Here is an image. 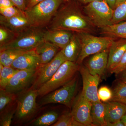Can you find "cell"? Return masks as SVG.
Instances as JSON below:
<instances>
[{
	"label": "cell",
	"mask_w": 126,
	"mask_h": 126,
	"mask_svg": "<svg viewBox=\"0 0 126 126\" xmlns=\"http://www.w3.org/2000/svg\"><path fill=\"white\" fill-rule=\"evenodd\" d=\"M16 110L9 111L2 114L0 120V126H9L12 122L13 116Z\"/></svg>",
	"instance_id": "33"
},
{
	"label": "cell",
	"mask_w": 126,
	"mask_h": 126,
	"mask_svg": "<svg viewBox=\"0 0 126 126\" xmlns=\"http://www.w3.org/2000/svg\"><path fill=\"white\" fill-rule=\"evenodd\" d=\"M126 0H116V6H115V8L117 6H118L120 4H121L125 1Z\"/></svg>",
	"instance_id": "42"
},
{
	"label": "cell",
	"mask_w": 126,
	"mask_h": 126,
	"mask_svg": "<svg viewBox=\"0 0 126 126\" xmlns=\"http://www.w3.org/2000/svg\"><path fill=\"white\" fill-rule=\"evenodd\" d=\"M52 126H84L74 119L71 112H67L59 117Z\"/></svg>",
	"instance_id": "27"
},
{
	"label": "cell",
	"mask_w": 126,
	"mask_h": 126,
	"mask_svg": "<svg viewBox=\"0 0 126 126\" xmlns=\"http://www.w3.org/2000/svg\"><path fill=\"white\" fill-rule=\"evenodd\" d=\"M63 0H45L25 11L31 27L42 28L54 17Z\"/></svg>",
	"instance_id": "2"
},
{
	"label": "cell",
	"mask_w": 126,
	"mask_h": 126,
	"mask_svg": "<svg viewBox=\"0 0 126 126\" xmlns=\"http://www.w3.org/2000/svg\"><path fill=\"white\" fill-rule=\"evenodd\" d=\"M16 98L15 94L0 89V111L2 112L8 105Z\"/></svg>",
	"instance_id": "29"
},
{
	"label": "cell",
	"mask_w": 126,
	"mask_h": 126,
	"mask_svg": "<svg viewBox=\"0 0 126 126\" xmlns=\"http://www.w3.org/2000/svg\"><path fill=\"white\" fill-rule=\"evenodd\" d=\"M0 25L6 27L16 34L31 27L25 15L6 18L0 15Z\"/></svg>",
	"instance_id": "16"
},
{
	"label": "cell",
	"mask_w": 126,
	"mask_h": 126,
	"mask_svg": "<svg viewBox=\"0 0 126 126\" xmlns=\"http://www.w3.org/2000/svg\"><path fill=\"white\" fill-rule=\"evenodd\" d=\"M109 49L94 54L89 59L87 67L91 74L101 76L107 69Z\"/></svg>",
	"instance_id": "15"
},
{
	"label": "cell",
	"mask_w": 126,
	"mask_h": 126,
	"mask_svg": "<svg viewBox=\"0 0 126 126\" xmlns=\"http://www.w3.org/2000/svg\"><path fill=\"white\" fill-rule=\"evenodd\" d=\"M105 104L106 122L113 123L121 120L126 113V104L115 101H110Z\"/></svg>",
	"instance_id": "18"
},
{
	"label": "cell",
	"mask_w": 126,
	"mask_h": 126,
	"mask_svg": "<svg viewBox=\"0 0 126 126\" xmlns=\"http://www.w3.org/2000/svg\"><path fill=\"white\" fill-rule=\"evenodd\" d=\"M83 11L95 27L101 29L112 24L113 10L105 0L87 4L84 7Z\"/></svg>",
	"instance_id": "6"
},
{
	"label": "cell",
	"mask_w": 126,
	"mask_h": 126,
	"mask_svg": "<svg viewBox=\"0 0 126 126\" xmlns=\"http://www.w3.org/2000/svg\"><path fill=\"white\" fill-rule=\"evenodd\" d=\"M126 51V39L114 40L109 48L108 63L107 69L111 72L121 61Z\"/></svg>",
	"instance_id": "14"
},
{
	"label": "cell",
	"mask_w": 126,
	"mask_h": 126,
	"mask_svg": "<svg viewBox=\"0 0 126 126\" xmlns=\"http://www.w3.org/2000/svg\"><path fill=\"white\" fill-rule=\"evenodd\" d=\"M73 32L65 30H51L45 31L44 40L63 49L68 44L73 34Z\"/></svg>",
	"instance_id": "17"
},
{
	"label": "cell",
	"mask_w": 126,
	"mask_h": 126,
	"mask_svg": "<svg viewBox=\"0 0 126 126\" xmlns=\"http://www.w3.org/2000/svg\"><path fill=\"white\" fill-rule=\"evenodd\" d=\"M61 49L66 61L77 63L81 49V41L77 33H74L69 43Z\"/></svg>",
	"instance_id": "20"
},
{
	"label": "cell",
	"mask_w": 126,
	"mask_h": 126,
	"mask_svg": "<svg viewBox=\"0 0 126 126\" xmlns=\"http://www.w3.org/2000/svg\"><path fill=\"white\" fill-rule=\"evenodd\" d=\"M67 2L56 12L49 30H65L77 33L94 32L95 26L76 2L73 0Z\"/></svg>",
	"instance_id": "1"
},
{
	"label": "cell",
	"mask_w": 126,
	"mask_h": 126,
	"mask_svg": "<svg viewBox=\"0 0 126 126\" xmlns=\"http://www.w3.org/2000/svg\"><path fill=\"white\" fill-rule=\"evenodd\" d=\"M71 0H63L64 1H66V2H68V1H70Z\"/></svg>",
	"instance_id": "44"
},
{
	"label": "cell",
	"mask_w": 126,
	"mask_h": 126,
	"mask_svg": "<svg viewBox=\"0 0 126 126\" xmlns=\"http://www.w3.org/2000/svg\"><path fill=\"white\" fill-rule=\"evenodd\" d=\"M0 15L6 18L25 15L24 11L15 6L6 8H0Z\"/></svg>",
	"instance_id": "31"
},
{
	"label": "cell",
	"mask_w": 126,
	"mask_h": 126,
	"mask_svg": "<svg viewBox=\"0 0 126 126\" xmlns=\"http://www.w3.org/2000/svg\"><path fill=\"white\" fill-rule=\"evenodd\" d=\"M106 126H125L121 120L113 123L106 122Z\"/></svg>",
	"instance_id": "38"
},
{
	"label": "cell",
	"mask_w": 126,
	"mask_h": 126,
	"mask_svg": "<svg viewBox=\"0 0 126 126\" xmlns=\"http://www.w3.org/2000/svg\"><path fill=\"white\" fill-rule=\"evenodd\" d=\"M44 0H26V9L33 7Z\"/></svg>",
	"instance_id": "37"
},
{
	"label": "cell",
	"mask_w": 126,
	"mask_h": 126,
	"mask_svg": "<svg viewBox=\"0 0 126 126\" xmlns=\"http://www.w3.org/2000/svg\"><path fill=\"white\" fill-rule=\"evenodd\" d=\"M38 90L30 89L19 98L17 102L16 115L20 120H24L33 115L37 109Z\"/></svg>",
	"instance_id": "11"
},
{
	"label": "cell",
	"mask_w": 126,
	"mask_h": 126,
	"mask_svg": "<svg viewBox=\"0 0 126 126\" xmlns=\"http://www.w3.org/2000/svg\"><path fill=\"white\" fill-rule=\"evenodd\" d=\"M101 32L106 36L126 39V21L104 27L101 29Z\"/></svg>",
	"instance_id": "22"
},
{
	"label": "cell",
	"mask_w": 126,
	"mask_h": 126,
	"mask_svg": "<svg viewBox=\"0 0 126 126\" xmlns=\"http://www.w3.org/2000/svg\"><path fill=\"white\" fill-rule=\"evenodd\" d=\"M45 32L42 28L30 27L17 35L10 43L0 46V51L10 48L27 50L34 49L45 40Z\"/></svg>",
	"instance_id": "5"
},
{
	"label": "cell",
	"mask_w": 126,
	"mask_h": 126,
	"mask_svg": "<svg viewBox=\"0 0 126 126\" xmlns=\"http://www.w3.org/2000/svg\"><path fill=\"white\" fill-rule=\"evenodd\" d=\"M40 59L34 49L28 50L16 59L12 67L18 70H37L41 65Z\"/></svg>",
	"instance_id": "13"
},
{
	"label": "cell",
	"mask_w": 126,
	"mask_h": 126,
	"mask_svg": "<svg viewBox=\"0 0 126 126\" xmlns=\"http://www.w3.org/2000/svg\"><path fill=\"white\" fill-rule=\"evenodd\" d=\"M106 106L101 102L93 103L91 116L93 126H106Z\"/></svg>",
	"instance_id": "21"
},
{
	"label": "cell",
	"mask_w": 126,
	"mask_h": 126,
	"mask_svg": "<svg viewBox=\"0 0 126 126\" xmlns=\"http://www.w3.org/2000/svg\"><path fill=\"white\" fill-rule=\"evenodd\" d=\"M59 117L55 111L48 112L41 116L34 121L33 125L36 126H47L53 125L57 121Z\"/></svg>",
	"instance_id": "24"
},
{
	"label": "cell",
	"mask_w": 126,
	"mask_h": 126,
	"mask_svg": "<svg viewBox=\"0 0 126 126\" xmlns=\"http://www.w3.org/2000/svg\"><path fill=\"white\" fill-rule=\"evenodd\" d=\"M79 68L77 63L65 61L51 79L38 89V96H44L68 83L74 78Z\"/></svg>",
	"instance_id": "3"
},
{
	"label": "cell",
	"mask_w": 126,
	"mask_h": 126,
	"mask_svg": "<svg viewBox=\"0 0 126 126\" xmlns=\"http://www.w3.org/2000/svg\"><path fill=\"white\" fill-rule=\"evenodd\" d=\"M66 61L61 49L49 63L41 64L36 71L30 89L38 90L51 79L62 64Z\"/></svg>",
	"instance_id": "8"
},
{
	"label": "cell",
	"mask_w": 126,
	"mask_h": 126,
	"mask_svg": "<svg viewBox=\"0 0 126 126\" xmlns=\"http://www.w3.org/2000/svg\"><path fill=\"white\" fill-rule=\"evenodd\" d=\"M36 71L19 70L12 78L5 90L14 94L24 90L33 83Z\"/></svg>",
	"instance_id": "12"
},
{
	"label": "cell",
	"mask_w": 126,
	"mask_h": 126,
	"mask_svg": "<svg viewBox=\"0 0 126 126\" xmlns=\"http://www.w3.org/2000/svg\"><path fill=\"white\" fill-rule=\"evenodd\" d=\"M119 74H121L120 79L121 81L126 83V69Z\"/></svg>",
	"instance_id": "40"
},
{
	"label": "cell",
	"mask_w": 126,
	"mask_h": 126,
	"mask_svg": "<svg viewBox=\"0 0 126 126\" xmlns=\"http://www.w3.org/2000/svg\"><path fill=\"white\" fill-rule=\"evenodd\" d=\"M113 96L110 101H115L126 104V83L120 80L112 90Z\"/></svg>",
	"instance_id": "25"
},
{
	"label": "cell",
	"mask_w": 126,
	"mask_h": 126,
	"mask_svg": "<svg viewBox=\"0 0 126 126\" xmlns=\"http://www.w3.org/2000/svg\"><path fill=\"white\" fill-rule=\"evenodd\" d=\"M17 35L6 27H0V46L6 44L13 40Z\"/></svg>",
	"instance_id": "30"
},
{
	"label": "cell",
	"mask_w": 126,
	"mask_h": 126,
	"mask_svg": "<svg viewBox=\"0 0 126 126\" xmlns=\"http://www.w3.org/2000/svg\"><path fill=\"white\" fill-rule=\"evenodd\" d=\"M14 4L19 9L24 11L26 9V0H11Z\"/></svg>",
	"instance_id": "35"
},
{
	"label": "cell",
	"mask_w": 126,
	"mask_h": 126,
	"mask_svg": "<svg viewBox=\"0 0 126 126\" xmlns=\"http://www.w3.org/2000/svg\"><path fill=\"white\" fill-rule=\"evenodd\" d=\"M83 4H87L93 1H101L103 0H75Z\"/></svg>",
	"instance_id": "41"
},
{
	"label": "cell",
	"mask_w": 126,
	"mask_h": 126,
	"mask_svg": "<svg viewBox=\"0 0 126 126\" xmlns=\"http://www.w3.org/2000/svg\"><path fill=\"white\" fill-rule=\"evenodd\" d=\"M19 70L11 66H4L2 70L0 71V89H5L12 78Z\"/></svg>",
	"instance_id": "26"
},
{
	"label": "cell",
	"mask_w": 126,
	"mask_h": 126,
	"mask_svg": "<svg viewBox=\"0 0 126 126\" xmlns=\"http://www.w3.org/2000/svg\"><path fill=\"white\" fill-rule=\"evenodd\" d=\"M28 50L18 48H10L0 51V63L4 66H11L15 60Z\"/></svg>",
	"instance_id": "23"
},
{
	"label": "cell",
	"mask_w": 126,
	"mask_h": 126,
	"mask_svg": "<svg viewBox=\"0 0 126 126\" xmlns=\"http://www.w3.org/2000/svg\"><path fill=\"white\" fill-rule=\"evenodd\" d=\"M121 121L124 123V126H126V113L122 118Z\"/></svg>",
	"instance_id": "43"
},
{
	"label": "cell",
	"mask_w": 126,
	"mask_h": 126,
	"mask_svg": "<svg viewBox=\"0 0 126 126\" xmlns=\"http://www.w3.org/2000/svg\"><path fill=\"white\" fill-rule=\"evenodd\" d=\"M58 46L49 41H43L35 48V51L40 59L41 64L49 63L58 53Z\"/></svg>",
	"instance_id": "19"
},
{
	"label": "cell",
	"mask_w": 126,
	"mask_h": 126,
	"mask_svg": "<svg viewBox=\"0 0 126 126\" xmlns=\"http://www.w3.org/2000/svg\"><path fill=\"white\" fill-rule=\"evenodd\" d=\"M126 69V51L118 65L111 72L112 73L118 74Z\"/></svg>",
	"instance_id": "34"
},
{
	"label": "cell",
	"mask_w": 126,
	"mask_h": 126,
	"mask_svg": "<svg viewBox=\"0 0 126 126\" xmlns=\"http://www.w3.org/2000/svg\"><path fill=\"white\" fill-rule=\"evenodd\" d=\"M77 33L81 45V52L76 63L79 64L88 56L109 49L112 41L116 39L110 36L98 37L89 33Z\"/></svg>",
	"instance_id": "4"
},
{
	"label": "cell",
	"mask_w": 126,
	"mask_h": 126,
	"mask_svg": "<svg viewBox=\"0 0 126 126\" xmlns=\"http://www.w3.org/2000/svg\"><path fill=\"white\" fill-rule=\"evenodd\" d=\"M125 20H126V0L113 10L112 23L117 24Z\"/></svg>",
	"instance_id": "28"
},
{
	"label": "cell",
	"mask_w": 126,
	"mask_h": 126,
	"mask_svg": "<svg viewBox=\"0 0 126 126\" xmlns=\"http://www.w3.org/2000/svg\"><path fill=\"white\" fill-rule=\"evenodd\" d=\"M78 86V80L74 78L65 85L49 93L40 102L41 106L50 103L61 104L70 108Z\"/></svg>",
	"instance_id": "7"
},
{
	"label": "cell",
	"mask_w": 126,
	"mask_h": 126,
	"mask_svg": "<svg viewBox=\"0 0 126 126\" xmlns=\"http://www.w3.org/2000/svg\"><path fill=\"white\" fill-rule=\"evenodd\" d=\"M92 106V103L84 96L81 92L73 101L71 113L75 120L84 126H93Z\"/></svg>",
	"instance_id": "9"
},
{
	"label": "cell",
	"mask_w": 126,
	"mask_h": 126,
	"mask_svg": "<svg viewBox=\"0 0 126 126\" xmlns=\"http://www.w3.org/2000/svg\"><path fill=\"white\" fill-rule=\"evenodd\" d=\"M79 70L82 79V94L92 103L101 102L99 99L98 94L100 76L91 74L87 67H79Z\"/></svg>",
	"instance_id": "10"
},
{
	"label": "cell",
	"mask_w": 126,
	"mask_h": 126,
	"mask_svg": "<svg viewBox=\"0 0 126 126\" xmlns=\"http://www.w3.org/2000/svg\"><path fill=\"white\" fill-rule=\"evenodd\" d=\"M99 100L103 102L106 103L111 101L112 97V91L107 86H102L98 91Z\"/></svg>",
	"instance_id": "32"
},
{
	"label": "cell",
	"mask_w": 126,
	"mask_h": 126,
	"mask_svg": "<svg viewBox=\"0 0 126 126\" xmlns=\"http://www.w3.org/2000/svg\"><path fill=\"white\" fill-rule=\"evenodd\" d=\"M110 7L114 10L116 6V0H105Z\"/></svg>",
	"instance_id": "39"
},
{
	"label": "cell",
	"mask_w": 126,
	"mask_h": 126,
	"mask_svg": "<svg viewBox=\"0 0 126 126\" xmlns=\"http://www.w3.org/2000/svg\"><path fill=\"white\" fill-rule=\"evenodd\" d=\"M15 5L11 0H0V8L14 6Z\"/></svg>",
	"instance_id": "36"
}]
</instances>
